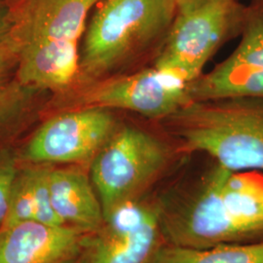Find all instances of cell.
Wrapping results in <instances>:
<instances>
[{"mask_svg":"<svg viewBox=\"0 0 263 263\" xmlns=\"http://www.w3.org/2000/svg\"><path fill=\"white\" fill-rule=\"evenodd\" d=\"M18 170L15 153L7 148L0 151V232L5 223L11 187Z\"/></svg>","mask_w":263,"mask_h":263,"instance_id":"cell-15","label":"cell"},{"mask_svg":"<svg viewBox=\"0 0 263 263\" xmlns=\"http://www.w3.org/2000/svg\"><path fill=\"white\" fill-rule=\"evenodd\" d=\"M17 64L18 49L10 36L6 42L0 44V87L7 84V76L13 66H17Z\"/></svg>","mask_w":263,"mask_h":263,"instance_id":"cell-16","label":"cell"},{"mask_svg":"<svg viewBox=\"0 0 263 263\" xmlns=\"http://www.w3.org/2000/svg\"><path fill=\"white\" fill-rule=\"evenodd\" d=\"M26 89L19 82L0 87V134L23 112L28 98Z\"/></svg>","mask_w":263,"mask_h":263,"instance_id":"cell-14","label":"cell"},{"mask_svg":"<svg viewBox=\"0 0 263 263\" xmlns=\"http://www.w3.org/2000/svg\"><path fill=\"white\" fill-rule=\"evenodd\" d=\"M163 240L157 208L139 200L106 216L87 251L91 263H151Z\"/></svg>","mask_w":263,"mask_h":263,"instance_id":"cell-8","label":"cell"},{"mask_svg":"<svg viewBox=\"0 0 263 263\" xmlns=\"http://www.w3.org/2000/svg\"><path fill=\"white\" fill-rule=\"evenodd\" d=\"M234 51L190 84L191 102L263 98V1L248 7Z\"/></svg>","mask_w":263,"mask_h":263,"instance_id":"cell-6","label":"cell"},{"mask_svg":"<svg viewBox=\"0 0 263 263\" xmlns=\"http://www.w3.org/2000/svg\"><path fill=\"white\" fill-rule=\"evenodd\" d=\"M151 263H263V240L205 249L165 244Z\"/></svg>","mask_w":263,"mask_h":263,"instance_id":"cell-13","label":"cell"},{"mask_svg":"<svg viewBox=\"0 0 263 263\" xmlns=\"http://www.w3.org/2000/svg\"><path fill=\"white\" fill-rule=\"evenodd\" d=\"M261 1H263V0H261Z\"/></svg>","mask_w":263,"mask_h":263,"instance_id":"cell-20","label":"cell"},{"mask_svg":"<svg viewBox=\"0 0 263 263\" xmlns=\"http://www.w3.org/2000/svg\"><path fill=\"white\" fill-rule=\"evenodd\" d=\"M69 263H91L90 255H89V253L87 251V248H86V250H85L83 254H81L79 257H77L76 260H73V261Z\"/></svg>","mask_w":263,"mask_h":263,"instance_id":"cell-18","label":"cell"},{"mask_svg":"<svg viewBox=\"0 0 263 263\" xmlns=\"http://www.w3.org/2000/svg\"><path fill=\"white\" fill-rule=\"evenodd\" d=\"M10 31H11L10 18L2 11H0V44L6 42L9 39L11 36Z\"/></svg>","mask_w":263,"mask_h":263,"instance_id":"cell-17","label":"cell"},{"mask_svg":"<svg viewBox=\"0 0 263 263\" xmlns=\"http://www.w3.org/2000/svg\"><path fill=\"white\" fill-rule=\"evenodd\" d=\"M189 0H177V3H178V5H180V4H182V3H185V2H187Z\"/></svg>","mask_w":263,"mask_h":263,"instance_id":"cell-19","label":"cell"},{"mask_svg":"<svg viewBox=\"0 0 263 263\" xmlns=\"http://www.w3.org/2000/svg\"><path fill=\"white\" fill-rule=\"evenodd\" d=\"M74 227L26 221L0 232V263H69L83 254L90 236Z\"/></svg>","mask_w":263,"mask_h":263,"instance_id":"cell-10","label":"cell"},{"mask_svg":"<svg viewBox=\"0 0 263 263\" xmlns=\"http://www.w3.org/2000/svg\"><path fill=\"white\" fill-rule=\"evenodd\" d=\"M85 30L80 72L97 77L166 36L177 0H102Z\"/></svg>","mask_w":263,"mask_h":263,"instance_id":"cell-2","label":"cell"},{"mask_svg":"<svg viewBox=\"0 0 263 263\" xmlns=\"http://www.w3.org/2000/svg\"><path fill=\"white\" fill-rule=\"evenodd\" d=\"M102 0H24L11 22L16 47L54 44L77 47L89 13Z\"/></svg>","mask_w":263,"mask_h":263,"instance_id":"cell-9","label":"cell"},{"mask_svg":"<svg viewBox=\"0 0 263 263\" xmlns=\"http://www.w3.org/2000/svg\"><path fill=\"white\" fill-rule=\"evenodd\" d=\"M190 84L179 74L154 66L104 82L91 91L87 101L94 106L167 119L191 103Z\"/></svg>","mask_w":263,"mask_h":263,"instance_id":"cell-7","label":"cell"},{"mask_svg":"<svg viewBox=\"0 0 263 263\" xmlns=\"http://www.w3.org/2000/svg\"><path fill=\"white\" fill-rule=\"evenodd\" d=\"M166 121L188 151L232 172L263 173V98L191 102Z\"/></svg>","mask_w":263,"mask_h":263,"instance_id":"cell-1","label":"cell"},{"mask_svg":"<svg viewBox=\"0 0 263 263\" xmlns=\"http://www.w3.org/2000/svg\"><path fill=\"white\" fill-rule=\"evenodd\" d=\"M115 130V119L108 108L93 105L62 113L38 129L24 157L38 165L92 162Z\"/></svg>","mask_w":263,"mask_h":263,"instance_id":"cell-5","label":"cell"},{"mask_svg":"<svg viewBox=\"0 0 263 263\" xmlns=\"http://www.w3.org/2000/svg\"><path fill=\"white\" fill-rule=\"evenodd\" d=\"M49 190L53 209L64 226L94 234L104 222L102 203L91 178L77 168L51 169Z\"/></svg>","mask_w":263,"mask_h":263,"instance_id":"cell-11","label":"cell"},{"mask_svg":"<svg viewBox=\"0 0 263 263\" xmlns=\"http://www.w3.org/2000/svg\"><path fill=\"white\" fill-rule=\"evenodd\" d=\"M170 153L159 139L134 126L116 129L91 162V180L104 218L116 208L141 200L164 172Z\"/></svg>","mask_w":263,"mask_h":263,"instance_id":"cell-4","label":"cell"},{"mask_svg":"<svg viewBox=\"0 0 263 263\" xmlns=\"http://www.w3.org/2000/svg\"><path fill=\"white\" fill-rule=\"evenodd\" d=\"M247 9L239 0H189L178 5L154 66L192 83L227 38L241 33Z\"/></svg>","mask_w":263,"mask_h":263,"instance_id":"cell-3","label":"cell"},{"mask_svg":"<svg viewBox=\"0 0 263 263\" xmlns=\"http://www.w3.org/2000/svg\"><path fill=\"white\" fill-rule=\"evenodd\" d=\"M50 165L31 164L14 179L3 228L26 221L64 226L53 209L49 190Z\"/></svg>","mask_w":263,"mask_h":263,"instance_id":"cell-12","label":"cell"}]
</instances>
